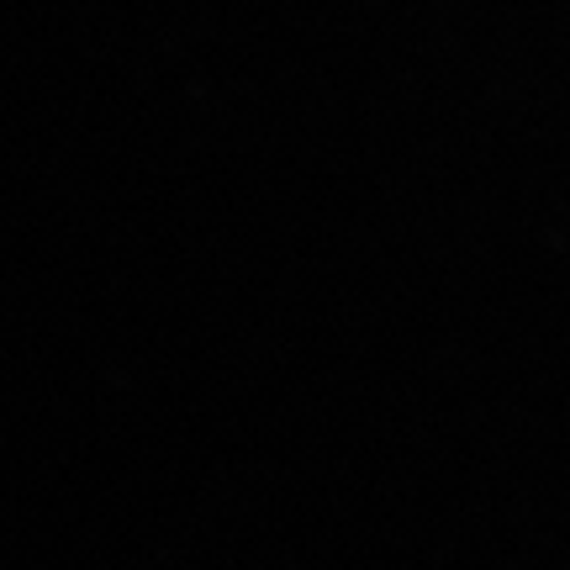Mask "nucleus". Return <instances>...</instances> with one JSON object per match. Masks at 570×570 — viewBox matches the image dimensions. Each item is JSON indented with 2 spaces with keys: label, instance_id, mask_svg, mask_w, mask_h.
<instances>
[]
</instances>
